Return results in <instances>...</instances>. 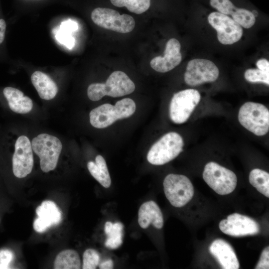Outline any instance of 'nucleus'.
Segmentation results:
<instances>
[{"instance_id":"nucleus-3","label":"nucleus","mask_w":269,"mask_h":269,"mask_svg":"<svg viewBox=\"0 0 269 269\" xmlns=\"http://www.w3.org/2000/svg\"><path fill=\"white\" fill-rule=\"evenodd\" d=\"M183 145L179 134L167 133L152 145L147 153V161L153 165L164 164L176 157L182 151Z\"/></svg>"},{"instance_id":"nucleus-16","label":"nucleus","mask_w":269,"mask_h":269,"mask_svg":"<svg viewBox=\"0 0 269 269\" xmlns=\"http://www.w3.org/2000/svg\"><path fill=\"white\" fill-rule=\"evenodd\" d=\"M210 253L224 269H238L239 262L231 246L222 239L214 240L209 248Z\"/></svg>"},{"instance_id":"nucleus-18","label":"nucleus","mask_w":269,"mask_h":269,"mask_svg":"<svg viewBox=\"0 0 269 269\" xmlns=\"http://www.w3.org/2000/svg\"><path fill=\"white\" fill-rule=\"evenodd\" d=\"M89 116L91 125L98 129L107 128L119 120L115 106L108 103L93 109Z\"/></svg>"},{"instance_id":"nucleus-7","label":"nucleus","mask_w":269,"mask_h":269,"mask_svg":"<svg viewBox=\"0 0 269 269\" xmlns=\"http://www.w3.org/2000/svg\"><path fill=\"white\" fill-rule=\"evenodd\" d=\"M91 17L98 26L122 33L131 32L135 26L134 18L127 14H120L116 10L97 7L92 12Z\"/></svg>"},{"instance_id":"nucleus-12","label":"nucleus","mask_w":269,"mask_h":269,"mask_svg":"<svg viewBox=\"0 0 269 269\" xmlns=\"http://www.w3.org/2000/svg\"><path fill=\"white\" fill-rule=\"evenodd\" d=\"M219 227L223 233L234 237L256 235L260 231V226L255 220L237 213L221 220Z\"/></svg>"},{"instance_id":"nucleus-1","label":"nucleus","mask_w":269,"mask_h":269,"mask_svg":"<svg viewBox=\"0 0 269 269\" xmlns=\"http://www.w3.org/2000/svg\"><path fill=\"white\" fill-rule=\"evenodd\" d=\"M135 85L124 72L115 71L108 78L105 83L90 84L87 89V96L92 101H97L105 96L120 97L133 93Z\"/></svg>"},{"instance_id":"nucleus-5","label":"nucleus","mask_w":269,"mask_h":269,"mask_svg":"<svg viewBox=\"0 0 269 269\" xmlns=\"http://www.w3.org/2000/svg\"><path fill=\"white\" fill-rule=\"evenodd\" d=\"M203 178L210 188L221 195L232 193L237 186L236 174L232 171L214 162H210L206 164Z\"/></svg>"},{"instance_id":"nucleus-25","label":"nucleus","mask_w":269,"mask_h":269,"mask_svg":"<svg viewBox=\"0 0 269 269\" xmlns=\"http://www.w3.org/2000/svg\"><path fill=\"white\" fill-rule=\"evenodd\" d=\"M111 2L119 7H126L130 11L141 14L146 11L150 5V0H110Z\"/></svg>"},{"instance_id":"nucleus-10","label":"nucleus","mask_w":269,"mask_h":269,"mask_svg":"<svg viewBox=\"0 0 269 269\" xmlns=\"http://www.w3.org/2000/svg\"><path fill=\"white\" fill-rule=\"evenodd\" d=\"M218 67L211 61L197 58L188 63L184 81L189 86H196L216 81L219 76Z\"/></svg>"},{"instance_id":"nucleus-17","label":"nucleus","mask_w":269,"mask_h":269,"mask_svg":"<svg viewBox=\"0 0 269 269\" xmlns=\"http://www.w3.org/2000/svg\"><path fill=\"white\" fill-rule=\"evenodd\" d=\"M138 223L142 229L148 228L150 224L156 229L162 228L163 215L159 206L154 201H148L141 204L138 212Z\"/></svg>"},{"instance_id":"nucleus-22","label":"nucleus","mask_w":269,"mask_h":269,"mask_svg":"<svg viewBox=\"0 0 269 269\" xmlns=\"http://www.w3.org/2000/svg\"><path fill=\"white\" fill-rule=\"evenodd\" d=\"M81 260L78 253L73 250H66L60 252L56 257L55 269H79Z\"/></svg>"},{"instance_id":"nucleus-4","label":"nucleus","mask_w":269,"mask_h":269,"mask_svg":"<svg viewBox=\"0 0 269 269\" xmlns=\"http://www.w3.org/2000/svg\"><path fill=\"white\" fill-rule=\"evenodd\" d=\"M238 120L243 127L256 135H264L269 132V111L262 104L245 103L239 110Z\"/></svg>"},{"instance_id":"nucleus-27","label":"nucleus","mask_w":269,"mask_h":269,"mask_svg":"<svg viewBox=\"0 0 269 269\" xmlns=\"http://www.w3.org/2000/svg\"><path fill=\"white\" fill-rule=\"evenodd\" d=\"M245 78L251 83H262L269 85V72L259 69H248L244 74Z\"/></svg>"},{"instance_id":"nucleus-11","label":"nucleus","mask_w":269,"mask_h":269,"mask_svg":"<svg viewBox=\"0 0 269 269\" xmlns=\"http://www.w3.org/2000/svg\"><path fill=\"white\" fill-rule=\"evenodd\" d=\"M31 142L24 135L19 136L14 145L12 156V171L17 178H22L30 174L33 166V156Z\"/></svg>"},{"instance_id":"nucleus-9","label":"nucleus","mask_w":269,"mask_h":269,"mask_svg":"<svg viewBox=\"0 0 269 269\" xmlns=\"http://www.w3.org/2000/svg\"><path fill=\"white\" fill-rule=\"evenodd\" d=\"M210 24L217 31L219 41L224 45H231L238 41L243 35L241 26L227 15L213 12L208 17Z\"/></svg>"},{"instance_id":"nucleus-24","label":"nucleus","mask_w":269,"mask_h":269,"mask_svg":"<svg viewBox=\"0 0 269 269\" xmlns=\"http://www.w3.org/2000/svg\"><path fill=\"white\" fill-rule=\"evenodd\" d=\"M249 181L257 190L269 197V174L268 172L259 169H253L250 173Z\"/></svg>"},{"instance_id":"nucleus-28","label":"nucleus","mask_w":269,"mask_h":269,"mask_svg":"<svg viewBox=\"0 0 269 269\" xmlns=\"http://www.w3.org/2000/svg\"><path fill=\"white\" fill-rule=\"evenodd\" d=\"M100 255L95 250L88 249L86 250L83 255V269H95L99 265Z\"/></svg>"},{"instance_id":"nucleus-8","label":"nucleus","mask_w":269,"mask_h":269,"mask_svg":"<svg viewBox=\"0 0 269 269\" xmlns=\"http://www.w3.org/2000/svg\"><path fill=\"white\" fill-rule=\"evenodd\" d=\"M199 92L193 89L180 91L174 94L169 106V117L177 124L185 123L200 101Z\"/></svg>"},{"instance_id":"nucleus-2","label":"nucleus","mask_w":269,"mask_h":269,"mask_svg":"<svg viewBox=\"0 0 269 269\" xmlns=\"http://www.w3.org/2000/svg\"><path fill=\"white\" fill-rule=\"evenodd\" d=\"M31 145L40 158L42 171L47 173L55 169L62 149L60 139L49 134H41L32 139Z\"/></svg>"},{"instance_id":"nucleus-33","label":"nucleus","mask_w":269,"mask_h":269,"mask_svg":"<svg viewBox=\"0 0 269 269\" xmlns=\"http://www.w3.org/2000/svg\"><path fill=\"white\" fill-rule=\"evenodd\" d=\"M99 266L101 269H111L113 268L114 264L111 259H109L101 263Z\"/></svg>"},{"instance_id":"nucleus-15","label":"nucleus","mask_w":269,"mask_h":269,"mask_svg":"<svg viewBox=\"0 0 269 269\" xmlns=\"http://www.w3.org/2000/svg\"><path fill=\"white\" fill-rule=\"evenodd\" d=\"M210 3L219 12L231 15L235 21L245 28L251 27L255 23L256 18L252 11L236 7L230 0H210Z\"/></svg>"},{"instance_id":"nucleus-23","label":"nucleus","mask_w":269,"mask_h":269,"mask_svg":"<svg viewBox=\"0 0 269 269\" xmlns=\"http://www.w3.org/2000/svg\"><path fill=\"white\" fill-rule=\"evenodd\" d=\"M124 226L120 222L113 223L107 221L105 225V232L107 235L105 245L107 248L115 249L123 243Z\"/></svg>"},{"instance_id":"nucleus-20","label":"nucleus","mask_w":269,"mask_h":269,"mask_svg":"<svg viewBox=\"0 0 269 269\" xmlns=\"http://www.w3.org/2000/svg\"><path fill=\"white\" fill-rule=\"evenodd\" d=\"M31 81L42 99L51 100L58 92V89L55 82L44 72L40 71L34 72L31 76Z\"/></svg>"},{"instance_id":"nucleus-19","label":"nucleus","mask_w":269,"mask_h":269,"mask_svg":"<svg viewBox=\"0 0 269 269\" xmlns=\"http://www.w3.org/2000/svg\"><path fill=\"white\" fill-rule=\"evenodd\" d=\"M9 107L13 112L24 114L30 112L33 108V102L27 96H24L20 90L11 87H6L3 90Z\"/></svg>"},{"instance_id":"nucleus-14","label":"nucleus","mask_w":269,"mask_h":269,"mask_svg":"<svg viewBox=\"0 0 269 269\" xmlns=\"http://www.w3.org/2000/svg\"><path fill=\"white\" fill-rule=\"evenodd\" d=\"M38 216L33 222V228L38 233H43L53 225L59 224L62 220V213L56 204L51 200H45L37 207Z\"/></svg>"},{"instance_id":"nucleus-21","label":"nucleus","mask_w":269,"mask_h":269,"mask_svg":"<svg viewBox=\"0 0 269 269\" xmlns=\"http://www.w3.org/2000/svg\"><path fill=\"white\" fill-rule=\"evenodd\" d=\"M87 168L92 175L105 188H109L111 180L106 161L101 155L95 158V162L90 161L87 163Z\"/></svg>"},{"instance_id":"nucleus-13","label":"nucleus","mask_w":269,"mask_h":269,"mask_svg":"<svg viewBox=\"0 0 269 269\" xmlns=\"http://www.w3.org/2000/svg\"><path fill=\"white\" fill-rule=\"evenodd\" d=\"M180 48V44L176 39H170L166 43L164 56L153 58L150 62L151 67L160 73H165L172 70L181 61Z\"/></svg>"},{"instance_id":"nucleus-34","label":"nucleus","mask_w":269,"mask_h":269,"mask_svg":"<svg viewBox=\"0 0 269 269\" xmlns=\"http://www.w3.org/2000/svg\"><path fill=\"white\" fill-rule=\"evenodd\" d=\"M252 12L255 17L258 15V12L256 10H253Z\"/></svg>"},{"instance_id":"nucleus-29","label":"nucleus","mask_w":269,"mask_h":269,"mask_svg":"<svg viewBox=\"0 0 269 269\" xmlns=\"http://www.w3.org/2000/svg\"><path fill=\"white\" fill-rule=\"evenodd\" d=\"M14 259L12 251L7 249L0 250V269H9V265Z\"/></svg>"},{"instance_id":"nucleus-26","label":"nucleus","mask_w":269,"mask_h":269,"mask_svg":"<svg viewBox=\"0 0 269 269\" xmlns=\"http://www.w3.org/2000/svg\"><path fill=\"white\" fill-rule=\"evenodd\" d=\"M115 107L119 120L130 117L134 113L136 109L135 102L130 98H124L118 101Z\"/></svg>"},{"instance_id":"nucleus-31","label":"nucleus","mask_w":269,"mask_h":269,"mask_svg":"<svg viewBox=\"0 0 269 269\" xmlns=\"http://www.w3.org/2000/svg\"><path fill=\"white\" fill-rule=\"evenodd\" d=\"M256 65L259 69L269 72V62L266 59H259L257 62Z\"/></svg>"},{"instance_id":"nucleus-30","label":"nucleus","mask_w":269,"mask_h":269,"mask_svg":"<svg viewBox=\"0 0 269 269\" xmlns=\"http://www.w3.org/2000/svg\"><path fill=\"white\" fill-rule=\"evenodd\" d=\"M269 248L266 247L263 251L260 260L255 267L256 269H269Z\"/></svg>"},{"instance_id":"nucleus-6","label":"nucleus","mask_w":269,"mask_h":269,"mask_svg":"<svg viewBox=\"0 0 269 269\" xmlns=\"http://www.w3.org/2000/svg\"><path fill=\"white\" fill-rule=\"evenodd\" d=\"M165 195L174 207H181L192 198L194 190L189 179L181 174H169L163 182Z\"/></svg>"},{"instance_id":"nucleus-32","label":"nucleus","mask_w":269,"mask_h":269,"mask_svg":"<svg viewBox=\"0 0 269 269\" xmlns=\"http://www.w3.org/2000/svg\"><path fill=\"white\" fill-rule=\"evenodd\" d=\"M6 24L3 18H0V44L4 41L5 35Z\"/></svg>"}]
</instances>
